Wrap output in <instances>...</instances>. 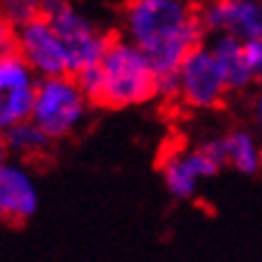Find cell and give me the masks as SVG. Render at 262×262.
Segmentation results:
<instances>
[{
    "mask_svg": "<svg viewBox=\"0 0 262 262\" xmlns=\"http://www.w3.org/2000/svg\"><path fill=\"white\" fill-rule=\"evenodd\" d=\"M39 15H41V5L39 3H29V0H10V3L0 5V17L10 27H15L17 32L24 29L29 22H34Z\"/></svg>",
    "mask_w": 262,
    "mask_h": 262,
    "instance_id": "14",
    "label": "cell"
},
{
    "mask_svg": "<svg viewBox=\"0 0 262 262\" xmlns=\"http://www.w3.org/2000/svg\"><path fill=\"white\" fill-rule=\"evenodd\" d=\"M260 82H262V75H260Z\"/></svg>",
    "mask_w": 262,
    "mask_h": 262,
    "instance_id": "19",
    "label": "cell"
},
{
    "mask_svg": "<svg viewBox=\"0 0 262 262\" xmlns=\"http://www.w3.org/2000/svg\"><path fill=\"white\" fill-rule=\"evenodd\" d=\"M89 111L87 96L82 94L75 77H46L39 80L32 123L39 125L51 140L72 135Z\"/></svg>",
    "mask_w": 262,
    "mask_h": 262,
    "instance_id": "4",
    "label": "cell"
},
{
    "mask_svg": "<svg viewBox=\"0 0 262 262\" xmlns=\"http://www.w3.org/2000/svg\"><path fill=\"white\" fill-rule=\"evenodd\" d=\"M19 53V36H17V29L10 27L3 17H0V60H5L10 56H17Z\"/></svg>",
    "mask_w": 262,
    "mask_h": 262,
    "instance_id": "15",
    "label": "cell"
},
{
    "mask_svg": "<svg viewBox=\"0 0 262 262\" xmlns=\"http://www.w3.org/2000/svg\"><path fill=\"white\" fill-rule=\"evenodd\" d=\"M123 27L127 41L149 58L159 77L181 70L207 34L200 10L181 0H135L125 8Z\"/></svg>",
    "mask_w": 262,
    "mask_h": 262,
    "instance_id": "1",
    "label": "cell"
},
{
    "mask_svg": "<svg viewBox=\"0 0 262 262\" xmlns=\"http://www.w3.org/2000/svg\"><path fill=\"white\" fill-rule=\"evenodd\" d=\"M209 51L214 56L216 68L222 72L224 84H226L229 92H243L257 80L246 63L243 41L241 39L231 36V34H216L212 43H209Z\"/></svg>",
    "mask_w": 262,
    "mask_h": 262,
    "instance_id": "11",
    "label": "cell"
},
{
    "mask_svg": "<svg viewBox=\"0 0 262 262\" xmlns=\"http://www.w3.org/2000/svg\"><path fill=\"white\" fill-rule=\"evenodd\" d=\"M39 209V190L22 166L0 164V219L24 222Z\"/></svg>",
    "mask_w": 262,
    "mask_h": 262,
    "instance_id": "9",
    "label": "cell"
},
{
    "mask_svg": "<svg viewBox=\"0 0 262 262\" xmlns=\"http://www.w3.org/2000/svg\"><path fill=\"white\" fill-rule=\"evenodd\" d=\"M243 56H246L248 68L260 80L262 75V41H243Z\"/></svg>",
    "mask_w": 262,
    "mask_h": 262,
    "instance_id": "16",
    "label": "cell"
},
{
    "mask_svg": "<svg viewBox=\"0 0 262 262\" xmlns=\"http://www.w3.org/2000/svg\"><path fill=\"white\" fill-rule=\"evenodd\" d=\"M3 137H5L8 151H15L19 157H41V154H46V151L51 149V144H53V140H51L39 125H34L32 120L10 127L8 133H3Z\"/></svg>",
    "mask_w": 262,
    "mask_h": 262,
    "instance_id": "13",
    "label": "cell"
},
{
    "mask_svg": "<svg viewBox=\"0 0 262 262\" xmlns=\"http://www.w3.org/2000/svg\"><path fill=\"white\" fill-rule=\"evenodd\" d=\"M17 36H19V56L36 75H41V80L68 75L65 48L58 39L56 29L43 15H39L34 22L19 29Z\"/></svg>",
    "mask_w": 262,
    "mask_h": 262,
    "instance_id": "7",
    "label": "cell"
},
{
    "mask_svg": "<svg viewBox=\"0 0 262 262\" xmlns=\"http://www.w3.org/2000/svg\"><path fill=\"white\" fill-rule=\"evenodd\" d=\"M255 123L260 127V137H262V94L257 96V101H255Z\"/></svg>",
    "mask_w": 262,
    "mask_h": 262,
    "instance_id": "17",
    "label": "cell"
},
{
    "mask_svg": "<svg viewBox=\"0 0 262 262\" xmlns=\"http://www.w3.org/2000/svg\"><path fill=\"white\" fill-rule=\"evenodd\" d=\"M200 22L209 34H231L241 41H262V3L222 0L200 10Z\"/></svg>",
    "mask_w": 262,
    "mask_h": 262,
    "instance_id": "8",
    "label": "cell"
},
{
    "mask_svg": "<svg viewBox=\"0 0 262 262\" xmlns=\"http://www.w3.org/2000/svg\"><path fill=\"white\" fill-rule=\"evenodd\" d=\"M36 72L19 53L0 60V135L32 120L36 103Z\"/></svg>",
    "mask_w": 262,
    "mask_h": 262,
    "instance_id": "5",
    "label": "cell"
},
{
    "mask_svg": "<svg viewBox=\"0 0 262 262\" xmlns=\"http://www.w3.org/2000/svg\"><path fill=\"white\" fill-rule=\"evenodd\" d=\"M5 157H8V147H5V137L0 135V164H5Z\"/></svg>",
    "mask_w": 262,
    "mask_h": 262,
    "instance_id": "18",
    "label": "cell"
},
{
    "mask_svg": "<svg viewBox=\"0 0 262 262\" xmlns=\"http://www.w3.org/2000/svg\"><path fill=\"white\" fill-rule=\"evenodd\" d=\"M161 171H164L166 190L178 200H188L198 190L200 178H212V176L222 171V166L214 159H209L205 151L198 147V149L188 151V154L171 157Z\"/></svg>",
    "mask_w": 262,
    "mask_h": 262,
    "instance_id": "10",
    "label": "cell"
},
{
    "mask_svg": "<svg viewBox=\"0 0 262 262\" xmlns=\"http://www.w3.org/2000/svg\"><path fill=\"white\" fill-rule=\"evenodd\" d=\"M178 77H181V101L190 108H200V111L216 108L229 94L214 56L205 43L185 58V63L178 70Z\"/></svg>",
    "mask_w": 262,
    "mask_h": 262,
    "instance_id": "6",
    "label": "cell"
},
{
    "mask_svg": "<svg viewBox=\"0 0 262 262\" xmlns=\"http://www.w3.org/2000/svg\"><path fill=\"white\" fill-rule=\"evenodd\" d=\"M99 68L101 94L96 99V106L127 108L159 96V75L154 72L149 58L127 39L113 36Z\"/></svg>",
    "mask_w": 262,
    "mask_h": 262,
    "instance_id": "2",
    "label": "cell"
},
{
    "mask_svg": "<svg viewBox=\"0 0 262 262\" xmlns=\"http://www.w3.org/2000/svg\"><path fill=\"white\" fill-rule=\"evenodd\" d=\"M226 149H229V166L246 176H255L262 171V144L246 127H233L226 133Z\"/></svg>",
    "mask_w": 262,
    "mask_h": 262,
    "instance_id": "12",
    "label": "cell"
},
{
    "mask_svg": "<svg viewBox=\"0 0 262 262\" xmlns=\"http://www.w3.org/2000/svg\"><path fill=\"white\" fill-rule=\"evenodd\" d=\"M41 15L51 22V27L56 29L58 39L63 43L70 77L103 60L113 36L101 32L87 15H82L80 10H75L68 3H43Z\"/></svg>",
    "mask_w": 262,
    "mask_h": 262,
    "instance_id": "3",
    "label": "cell"
}]
</instances>
